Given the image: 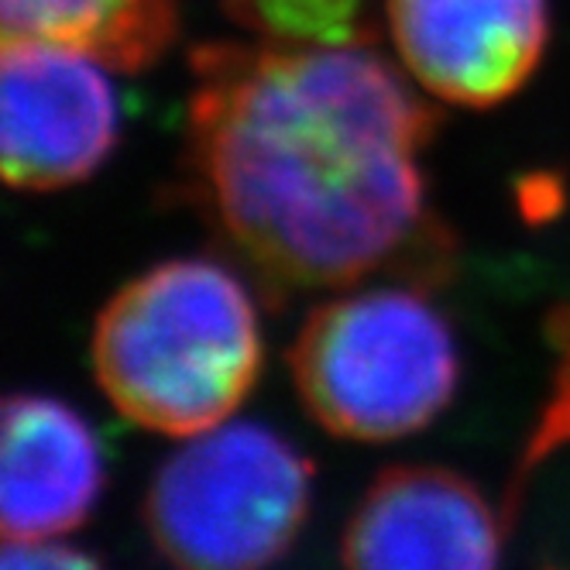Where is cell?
Here are the masks:
<instances>
[{
  "label": "cell",
  "instance_id": "6da1fadb",
  "mask_svg": "<svg viewBox=\"0 0 570 570\" xmlns=\"http://www.w3.org/2000/svg\"><path fill=\"white\" fill-rule=\"evenodd\" d=\"M430 135L433 110L364 46L193 52L189 193L272 293L443 268Z\"/></svg>",
  "mask_w": 570,
  "mask_h": 570
},
{
  "label": "cell",
  "instance_id": "7a4b0ae2",
  "mask_svg": "<svg viewBox=\"0 0 570 570\" xmlns=\"http://www.w3.org/2000/svg\"><path fill=\"white\" fill-rule=\"evenodd\" d=\"M258 303L234 268L210 258L155 265L97 320L94 368L128 420L196 436L220 426L262 375Z\"/></svg>",
  "mask_w": 570,
  "mask_h": 570
},
{
  "label": "cell",
  "instance_id": "3957f363",
  "mask_svg": "<svg viewBox=\"0 0 570 570\" xmlns=\"http://www.w3.org/2000/svg\"><path fill=\"white\" fill-rule=\"evenodd\" d=\"M309 416L344 440L389 443L430 426L461 382L446 316L413 285H375L309 313L289 351Z\"/></svg>",
  "mask_w": 570,
  "mask_h": 570
},
{
  "label": "cell",
  "instance_id": "277c9868",
  "mask_svg": "<svg viewBox=\"0 0 570 570\" xmlns=\"http://www.w3.org/2000/svg\"><path fill=\"white\" fill-rule=\"evenodd\" d=\"M313 468L265 423H220L196 433L151 481L145 522L179 567L252 570L299 537Z\"/></svg>",
  "mask_w": 570,
  "mask_h": 570
},
{
  "label": "cell",
  "instance_id": "5b68a950",
  "mask_svg": "<svg viewBox=\"0 0 570 570\" xmlns=\"http://www.w3.org/2000/svg\"><path fill=\"white\" fill-rule=\"evenodd\" d=\"M120 128L107 66L56 46L0 49V183L59 189L87 179Z\"/></svg>",
  "mask_w": 570,
  "mask_h": 570
},
{
  "label": "cell",
  "instance_id": "8992f818",
  "mask_svg": "<svg viewBox=\"0 0 570 570\" xmlns=\"http://www.w3.org/2000/svg\"><path fill=\"white\" fill-rule=\"evenodd\" d=\"M385 21L416 83L461 107L509 100L550 42L547 0H385Z\"/></svg>",
  "mask_w": 570,
  "mask_h": 570
},
{
  "label": "cell",
  "instance_id": "52a82bcc",
  "mask_svg": "<svg viewBox=\"0 0 570 570\" xmlns=\"http://www.w3.org/2000/svg\"><path fill=\"white\" fill-rule=\"evenodd\" d=\"M502 550L495 509L446 468H392L354 509L344 560L368 570H474Z\"/></svg>",
  "mask_w": 570,
  "mask_h": 570
},
{
  "label": "cell",
  "instance_id": "ba28073f",
  "mask_svg": "<svg viewBox=\"0 0 570 570\" xmlns=\"http://www.w3.org/2000/svg\"><path fill=\"white\" fill-rule=\"evenodd\" d=\"M104 488L90 423L46 395H0V540H59Z\"/></svg>",
  "mask_w": 570,
  "mask_h": 570
},
{
  "label": "cell",
  "instance_id": "9c48e42d",
  "mask_svg": "<svg viewBox=\"0 0 570 570\" xmlns=\"http://www.w3.org/2000/svg\"><path fill=\"white\" fill-rule=\"evenodd\" d=\"M183 0H0V49L56 46L138 72L173 46Z\"/></svg>",
  "mask_w": 570,
  "mask_h": 570
},
{
  "label": "cell",
  "instance_id": "30bf717a",
  "mask_svg": "<svg viewBox=\"0 0 570 570\" xmlns=\"http://www.w3.org/2000/svg\"><path fill=\"white\" fill-rule=\"evenodd\" d=\"M227 11L275 46H364L375 38L368 0H227Z\"/></svg>",
  "mask_w": 570,
  "mask_h": 570
},
{
  "label": "cell",
  "instance_id": "8fae6325",
  "mask_svg": "<svg viewBox=\"0 0 570 570\" xmlns=\"http://www.w3.org/2000/svg\"><path fill=\"white\" fill-rule=\"evenodd\" d=\"M94 563L87 553L66 550L56 540H0V567L4 570H31V567H87Z\"/></svg>",
  "mask_w": 570,
  "mask_h": 570
}]
</instances>
